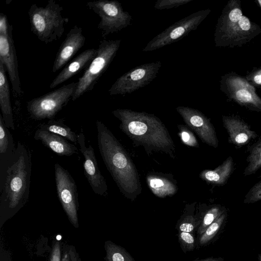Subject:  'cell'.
Segmentation results:
<instances>
[{
    "label": "cell",
    "instance_id": "obj_33",
    "mask_svg": "<svg viewBox=\"0 0 261 261\" xmlns=\"http://www.w3.org/2000/svg\"><path fill=\"white\" fill-rule=\"evenodd\" d=\"M261 200V180L256 183L245 196L244 203H254Z\"/></svg>",
    "mask_w": 261,
    "mask_h": 261
},
{
    "label": "cell",
    "instance_id": "obj_23",
    "mask_svg": "<svg viewBox=\"0 0 261 261\" xmlns=\"http://www.w3.org/2000/svg\"><path fill=\"white\" fill-rule=\"evenodd\" d=\"M16 146L13 136L6 126L0 114V167L4 166L12 155Z\"/></svg>",
    "mask_w": 261,
    "mask_h": 261
},
{
    "label": "cell",
    "instance_id": "obj_38",
    "mask_svg": "<svg viewBox=\"0 0 261 261\" xmlns=\"http://www.w3.org/2000/svg\"><path fill=\"white\" fill-rule=\"evenodd\" d=\"M62 261H70L69 255L67 248H66V249L65 248L64 249L62 254Z\"/></svg>",
    "mask_w": 261,
    "mask_h": 261
},
{
    "label": "cell",
    "instance_id": "obj_7",
    "mask_svg": "<svg viewBox=\"0 0 261 261\" xmlns=\"http://www.w3.org/2000/svg\"><path fill=\"white\" fill-rule=\"evenodd\" d=\"M77 84V82H72L28 101L30 117L35 120L53 119L72 98Z\"/></svg>",
    "mask_w": 261,
    "mask_h": 261
},
{
    "label": "cell",
    "instance_id": "obj_32",
    "mask_svg": "<svg viewBox=\"0 0 261 261\" xmlns=\"http://www.w3.org/2000/svg\"><path fill=\"white\" fill-rule=\"evenodd\" d=\"M193 0H158L154 6L155 9L162 10L177 8Z\"/></svg>",
    "mask_w": 261,
    "mask_h": 261
},
{
    "label": "cell",
    "instance_id": "obj_8",
    "mask_svg": "<svg viewBox=\"0 0 261 261\" xmlns=\"http://www.w3.org/2000/svg\"><path fill=\"white\" fill-rule=\"evenodd\" d=\"M86 6L100 17L98 29L103 38L120 32L131 24L132 15L124 11L121 4L116 0L89 2Z\"/></svg>",
    "mask_w": 261,
    "mask_h": 261
},
{
    "label": "cell",
    "instance_id": "obj_39",
    "mask_svg": "<svg viewBox=\"0 0 261 261\" xmlns=\"http://www.w3.org/2000/svg\"><path fill=\"white\" fill-rule=\"evenodd\" d=\"M255 2L257 4V5L259 6V7L261 9V0H257L255 1Z\"/></svg>",
    "mask_w": 261,
    "mask_h": 261
},
{
    "label": "cell",
    "instance_id": "obj_36",
    "mask_svg": "<svg viewBox=\"0 0 261 261\" xmlns=\"http://www.w3.org/2000/svg\"><path fill=\"white\" fill-rule=\"evenodd\" d=\"M69 255L70 261H82L79 254L73 245H69L67 247Z\"/></svg>",
    "mask_w": 261,
    "mask_h": 261
},
{
    "label": "cell",
    "instance_id": "obj_28",
    "mask_svg": "<svg viewBox=\"0 0 261 261\" xmlns=\"http://www.w3.org/2000/svg\"><path fill=\"white\" fill-rule=\"evenodd\" d=\"M249 154L247 158V166L245 168L244 176L254 174L261 168V138L247 148Z\"/></svg>",
    "mask_w": 261,
    "mask_h": 261
},
{
    "label": "cell",
    "instance_id": "obj_24",
    "mask_svg": "<svg viewBox=\"0 0 261 261\" xmlns=\"http://www.w3.org/2000/svg\"><path fill=\"white\" fill-rule=\"evenodd\" d=\"M226 211V208L220 204L211 205L197 211L196 213L200 221L196 231L197 236L201 234L208 226Z\"/></svg>",
    "mask_w": 261,
    "mask_h": 261
},
{
    "label": "cell",
    "instance_id": "obj_22",
    "mask_svg": "<svg viewBox=\"0 0 261 261\" xmlns=\"http://www.w3.org/2000/svg\"><path fill=\"white\" fill-rule=\"evenodd\" d=\"M227 212L226 211L212 223L200 236L197 237V249L205 247L216 240L226 224Z\"/></svg>",
    "mask_w": 261,
    "mask_h": 261
},
{
    "label": "cell",
    "instance_id": "obj_34",
    "mask_svg": "<svg viewBox=\"0 0 261 261\" xmlns=\"http://www.w3.org/2000/svg\"><path fill=\"white\" fill-rule=\"evenodd\" d=\"M245 78L254 87L261 89V68L253 69Z\"/></svg>",
    "mask_w": 261,
    "mask_h": 261
},
{
    "label": "cell",
    "instance_id": "obj_9",
    "mask_svg": "<svg viewBox=\"0 0 261 261\" xmlns=\"http://www.w3.org/2000/svg\"><path fill=\"white\" fill-rule=\"evenodd\" d=\"M210 12L209 9L200 10L175 22L149 41L142 51H153L181 40L196 30Z\"/></svg>",
    "mask_w": 261,
    "mask_h": 261
},
{
    "label": "cell",
    "instance_id": "obj_30",
    "mask_svg": "<svg viewBox=\"0 0 261 261\" xmlns=\"http://www.w3.org/2000/svg\"><path fill=\"white\" fill-rule=\"evenodd\" d=\"M178 240L181 249L185 253L197 249V241L195 233L178 232Z\"/></svg>",
    "mask_w": 261,
    "mask_h": 261
},
{
    "label": "cell",
    "instance_id": "obj_31",
    "mask_svg": "<svg viewBox=\"0 0 261 261\" xmlns=\"http://www.w3.org/2000/svg\"><path fill=\"white\" fill-rule=\"evenodd\" d=\"M179 136L182 141L187 145L192 147H199L198 142L193 133L187 127L182 125H178Z\"/></svg>",
    "mask_w": 261,
    "mask_h": 261
},
{
    "label": "cell",
    "instance_id": "obj_13",
    "mask_svg": "<svg viewBox=\"0 0 261 261\" xmlns=\"http://www.w3.org/2000/svg\"><path fill=\"white\" fill-rule=\"evenodd\" d=\"M13 27L3 13L0 14V61L8 73L13 92L21 94L18 62L12 35Z\"/></svg>",
    "mask_w": 261,
    "mask_h": 261
},
{
    "label": "cell",
    "instance_id": "obj_37",
    "mask_svg": "<svg viewBox=\"0 0 261 261\" xmlns=\"http://www.w3.org/2000/svg\"><path fill=\"white\" fill-rule=\"evenodd\" d=\"M193 261H224V260L221 257H210L201 259H196Z\"/></svg>",
    "mask_w": 261,
    "mask_h": 261
},
{
    "label": "cell",
    "instance_id": "obj_10",
    "mask_svg": "<svg viewBox=\"0 0 261 261\" xmlns=\"http://www.w3.org/2000/svg\"><path fill=\"white\" fill-rule=\"evenodd\" d=\"M162 66L160 61L138 65L119 77L108 90L110 95H125L150 84Z\"/></svg>",
    "mask_w": 261,
    "mask_h": 261
},
{
    "label": "cell",
    "instance_id": "obj_3",
    "mask_svg": "<svg viewBox=\"0 0 261 261\" xmlns=\"http://www.w3.org/2000/svg\"><path fill=\"white\" fill-rule=\"evenodd\" d=\"M120 121V129L130 138L146 148L172 155L173 142L165 125L152 114L126 109L112 112Z\"/></svg>",
    "mask_w": 261,
    "mask_h": 261
},
{
    "label": "cell",
    "instance_id": "obj_27",
    "mask_svg": "<svg viewBox=\"0 0 261 261\" xmlns=\"http://www.w3.org/2000/svg\"><path fill=\"white\" fill-rule=\"evenodd\" d=\"M63 119L49 120L46 123L40 124L38 128L47 130L58 135L67 140L77 144V135L71 129L64 123Z\"/></svg>",
    "mask_w": 261,
    "mask_h": 261
},
{
    "label": "cell",
    "instance_id": "obj_29",
    "mask_svg": "<svg viewBox=\"0 0 261 261\" xmlns=\"http://www.w3.org/2000/svg\"><path fill=\"white\" fill-rule=\"evenodd\" d=\"M105 261H135L123 247L110 240L105 241Z\"/></svg>",
    "mask_w": 261,
    "mask_h": 261
},
{
    "label": "cell",
    "instance_id": "obj_19",
    "mask_svg": "<svg viewBox=\"0 0 261 261\" xmlns=\"http://www.w3.org/2000/svg\"><path fill=\"white\" fill-rule=\"evenodd\" d=\"M34 138L59 156H70L78 153V149L64 138L38 128L35 133Z\"/></svg>",
    "mask_w": 261,
    "mask_h": 261
},
{
    "label": "cell",
    "instance_id": "obj_20",
    "mask_svg": "<svg viewBox=\"0 0 261 261\" xmlns=\"http://www.w3.org/2000/svg\"><path fill=\"white\" fill-rule=\"evenodd\" d=\"M0 108L6 126L15 129L12 109L10 101L9 84L6 73V68L0 61Z\"/></svg>",
    "mask_w": 261,
    "mask_h": 261
},
{
    "label": "cell",
    "instance_id": "obj_26",
    "mask_svg": "<svg viewBox=\"0 0 261 261\" xmlns=\"http://www.w3.org/2000/svg\"><path fill=\"white\" fill-rule=\"evenodd\" d=\"M195 211V204L187 205L186 206L175 226V229L178 232L195 233L197 231L200 221Z\"/></svg>",
    "mask_w": 261,
    "mask_h": 261
},
{
    "label": "cell",
    "instance_id": "obj_40",
    "mask_svg": "<svg viewBox=\"0 0 261 261\" xmlns=\"http://www.w3.org/2000/svg\"><path fill=\"white\" fill-rule=\"evenodd\" d=\"M258 261H261V254H259L258 255Z\"/></svg>",
    "mask_w": 261,
    "mask_h": 261
},
{
    "label": "cell",
    "instance_id": "obj_5",
    "mask_svg": "<svg viewBox=\"0 0 261 261\" xmlns=\"http://www.w3.org/2000/svg\"><path fill=\"white\" fill-rule=\"evenodd\" d=\"M63 8L55 0H48L44 7L32 4L28 11L31 30L45 44L60 39L69 18L63 17Z\"/></svg>",
    "mask_w": 261,
    "mask_h": 261
},
{
    "label": "cell",
    "instance_id": "obj_16",
    "mask_svg": "<svg viewBox=\"0 0 261 261\" xmlns=\"http://www.w3.org/2000/svg\"><path fill=\"white\" fill-rule=\"evenodd\" d=\"M86 37L82 28L75 25L67 33L64 41L59 47L54 62L52 72L58 71L73 57L84 45Z\"/></svg>",
    "mask_w": 261,
    "mask_h": 261
},
{
    "label": "cell",
    "instance_id": "obj_15",
    "mask_svg": "<svg viewBox=\"0 0 261 261\" xmlns=\"http://www.w3.org/2000/svg\"><path fill=\"white\" fill-rule=\"evenodd\" d=\"M176 110L185 123L206 144L217 148L218 140L210 120L199 110L187 106H178Z\"/></svg>",
    "mask_w": 261,
    "mask_h": 261
},
{
    "label": "cell",
    "instance_id": "obj_4",
    "mask_svg": "<svg viewBox=\"0 0 261 261\" xmlns=\"http://www.w3.org/2000/svg\"><path fill=\"white\" fill-rule=\"evenodd\" d=\"M261 33V28L243 14L240 0L228 2L216 25L215 45L218 47L241 46Z\"/></svg>",
    "mask_w": 261,
    "mask_h": 261
},
{
    "label": "cell",
    "instance_id": "obj_2",
    "mask_svg": "<svg viewBox=\"0 0 261 261\" xmlns=\"http://www.w3.org/2000/svg\"><path fill=\"white\" fill-rule=\"evenodd\" d=\"M97 143L103 161L121 192L134 200L141 193L137 169L125 150L110 130L96 121Z\"/></svg>",
    "mask_w": 261,
    "mask_h": 261
},
{
    "label": "cell",
    "instance_id": "obj_17",
    "mask_svg": "<svg viewBox=\"0 0 261 261\" xmlns=\"http://www.w3.org/2000/svg\"><path fill=\"white\" fill-rule=\"evenodd\" d=\"M222 122L228 135V142L236 147L248 144L257 136L247 123L237 116H223Z\"/></svg>",
    "mask_w": 261,
    "mask_h": 261
},
{
    "label": "cell",
    "instance_id": "obj_21",
    "mask_svg": "<svg viewBox=\"0 0 261 261\" xmlns=\"http://www.w3.org/2000/svg\"><path fill=\"white\" fill-rule=\"evenodd\" d=\"M233 169V158L229 156L214 170H203L200 173V177L208 183L223 186L227 182Z\"/></svg>",
    "mask_w": 261,
    "mask_h": 261
},
{
    "label": "cell",
    "instance_id": "obj_1",
    "mask_svg": "<svg viewBox=\"0 0 261 261\" xmlns=\"http://www.w3.org/2000/svg\"><path fill=\"white\" fill-rule=\"evenodd\" d=\"M32 168L31 152L18 141L11 157L0 167L1 226L28 201Z\"/></svg>",
    "mask_w": 261,
    "mask_h": 261
},
{
    "label": "cell",
    "instance_id": "obj_6",
    "mask_svg": "<svg viewBox=\"0 0 261 261\" xmlns=\"http://www.w3.org/2000/svg\"><path fill=\"white\" fill-rule=\"evenodd\" d=\"M121 42V39H103L100 41L96 55L77 82L72 100L75 101L85 93L93 89L116 56Z\"/></svg>",
    "mask_w": 261,
    "mask_h": 261
},
{
    "label": "cell",
    "instance_id": "obj_25",
    "mask_svg": "<svg viewBox=\"0 0 261 261\" xmlns=\"http://www.w3.org/2000/svg\"><path fill=\"white\" fill-rule=\"evenodd\" d=\"M147 182L152 193L160 198L174 194L177 188L168 179L154 175H149L147 177Z\"/></svg>",
    "mask_w": 261,
    "mask_h": 261
},
{
    "label": "cell",
    "instance_id": "obj_11",
    "mask_svg": "<svg viewBox=\"0 0 261 261\" xmlns=\"http://www.w3.org/2000/svg\"><path fill=\"white\" fill-rule=\"evenodd\" d=\"M220 89L232 100L251 111L260 112L261 98L246 78L235 73H229L221 77Z\"/></svg>",
    "mask_w": 261,
    "mask_h": 261
},
{
    "label": "cell",
    "instance_id": "obj_14",
    "mask_svg": "<svg viewBox=\"0 0 261 261\" xmlns=\"http://www.w3.org/2000/svg\"><path fill=\"white\" fill-rule=\"evenodd\" d=\"M77 143L84 158V175L89 185L95 194L105 196L108 191L106 180L99 169L93 148L91 145L88 147L86 145L85 137L83 132L77 135Z\"/></svg>",
    "mask_w": 261,
    "mask_h": 261
},
{
    "label": "cell",
    "instance_id": "obj_12",
    "mask_svg": "<svg viewBox=\"0 0 261 261\" xmlns=\"http://www.w3.org/2000/svg\"><path fill=\"white\" fill-rule=\"evenodd\" d=\"M54 168L58 198L69 221L78 228L79 202L76 185L69 172L59 164L56 163Z\"/></svg>",
    "mask_w": 261,
    "mask_h": 261
},
{
    "label": "cell",
    "instance_id": "obj_18",
    "mask_svg": "<svg viewBox=\"0 0 261 261\" xmlns=\"http://www.w3.org/2000/svg\"><path fill=\"white\" fill-rule=\"evenodd\" d=\"M97 54V49H87L76 56L53 80L49 88L53 89L66 81L82 70L86 69Z\"/></svg>",
    "mask_w": 261,
    "mask_h": 261
},
{
    "label": "cell",
    "instance_id": "obj_35",
    "mask_svg": "<svg viewBox=\"0 0 261 261\" xmlns=\"http://www.w3.org/2000/svg\"><path fill=\"white\" fill-rule=\"evenodd\" d=\"M61 243L59 240L54 242L51 251L49 261H62Z\"/></svg>",
    "mask_w": 261,
    "mask_h": 261
}]
</instances>
